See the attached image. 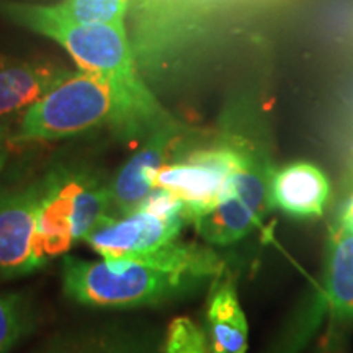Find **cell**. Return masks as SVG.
Wrapping results in <instances>:
<instances>
[{"label": "cell", "instance_id": "6da1fadb", "mask_svg": "<svg viewBox=\"0 0 353 353\" xmlns=\"http://www.w3.org/2000/svg\"><path fill=\"white\" fill-rule=\"evenodd\" d=\"M224 268L211 247L175 239L136 257L90 262L64 255L63 291L70 301L88 307L156 306L195 293Z\"/></svg>", "mask_w": 353, "mask_h": 353}, {"label": "cell", "instance_id": "7a4b0ae2", "mask_svg": "<svg viewBox=\"0 0 353 353\" xmlns=\"http://www.w3.org/2000/svg\"><path fill=\"white\" fill-rule=\"evenodd\" d=\"M0 15L23 28L51 38L69 52L79 69L97 74L113 83L136 114L145 136L174 121L141 79L125 23H69L52 15L48 6L8 0H0Z\"/></svg>", "mask_w": 353, "mask_h": 353}, {"label": "cell", "instance_id": "3957f363", "mask_svg": "<svg viewBox=\"0 0 353 353\" xmlns=\"http://www.w3.org/2000/svg\"><path fill=\"white\" fill-rule=\"evenodd\" d=\"M101 126H112L126 138L145 139L143 126L118 88L79 69L21 114L12 128V143L59 141Z\"/></svg>", "mask_w": 353, "mask_h": 353}, {"label": "cell", "instance_id": "277c9868", "mask_svg": "<svg viewBox=\"0 0 353 353\" xmlns=\"http://www.w3.org/2000/svg\"><path fill=\"white\" fill-rule=\"evenodd\" d=\"M249 151L244 144L223 143L192 149L161 167L154 188H164L183 203L190 224L218 205L229 175Z\"/></svg>", "mask_w": 353, "mask_h": 353}, {"label": "cell", "instance_id": "5b68a950", "mask_svg": "<svg viewBox=\"0 0 353 353\" xmlns=\"http://www.w3.org/2000/svg\"><path fill=\"white\" fill-rule=\"evenodd\" d=\"M44 188V174L0 182V280L39 270L34 257V234Z\"/></svg>", "mask_w": 353, "mask_h": 353}, {"label": "cell", "instance_id": "8992f818", "mask_svg": "<svg viewBox=\"0 0 353 353\" xmlns=\"http://www.w3.org/2000/svg\"><path fill=\"white\" fill-rule=\"evenodd\" d=\"M188 221L136 210L123 216L105 214L83 242L101 259H125L154 252L175 241Z\"/></svg>", "mask_w": 353, "mask_h": 353}, {"label": "cell", "instance_id": "52a82bcc", "mask_svg": "<svg viewBox=\"0 0 353 353\" xmlns=\"http://www.w3.org/2000/svg\"><path fill=\"white\" fill-rule=\"evenodd\" d=\"M46 188L38 210L34 257L38 267L68 252L77 244L76 183L77 167L57 164L44 172Z\"/></svg>", "mask_w": 353, "mask_h": 353}, {"label": "cell", "instance_id": "ba28073f", "mask_svg": "<svg viewBox=\"0 0 353 353\" xmlns=\"http://www.w3.org/2000/svg\"><path fill=\"white\" fill-rule=\"evenodd\" d=\"M182 126L176 121L159 128L128 159L110 182V213L123 216L132 213L154 190V179L161 167L172 162L182 141Z\"/></svg>", "mask_w": 353, "mask_h": 353}, {"label": "cell", "instance_id": "9c48e42d", "mask_svg": "<svg viewBox=\"0 0 353 353\" xmlns=\"http://www.w3.org/2000/svg\"><path fill=\"white\" fill-rule=\"evenodd\" d=\"M70 74L52 63L0 56V123L13 128L26 110Z\"/></svg>", "mask_w": 353, "mask_h": 353}, {"label": "cell", "instance_id": "30bf717a", "mask_svg": "<svg viewBox=\"0 0 353 353\" xmlns=\"http://www.w3.org/2000/svg\"><path fill=\"white\" fill-rule=\"evenodd\" d=\"M322 285L330 337L339 341L353 325V229L341 224L330 229Z\"/></svg>", "mask_w": 353, "mask_h": 353}, {"label": "cell", "instance_id": "8fae6325", "mask_svg": "<svg viewBox=\"0 0 353 353\" xmlns=\"http://www.w3.org/2000/svg\"><path fill=\"white\" fill-rule=\"evenodd\" d=\"M330 200L327 175L311 162H291L275 169L270 180L272 208L296 219L321 218Z\"/></svg>", "mask_w": 353, "mask_h": 353}, {"label": "cell", "instance_id": "7c38bea8", "mask_svg": "<svg viewBox=\"0 0 353 353\" xmlns=\"http://www.w3.org/2000/svg\"><path fill=\"white\" fill-rule=\"evenodd\" d=\"M206 329L211 353H247L249 324L237 294L236 278L228 268L210 281Z\"/></svg>", "mask_w": 353, "mask_h": 353}, {"label": "cell", "instance_id": "4fadbf2b", "mask_svg": "<svg viewBox=\"0 0 353 353\" xmlns=\"http://www.w3.org/2000/svg\"><path fill=\"white\" fill-rule=\"evenodd\" d=\"M37 327L32 301L21 293L0 291V353H10Z\"/></svg>", "mask_w": 353, "mask_h": 353}, {"label": "cell", "instance_id": "5bb4252c", "mask_svg": "<svg viewBox=\"0 0 353 353\" xmlns=\"http://www.w3.org/2000/svg\"><path fill=\"white\" fill-rule=\"evenodd\" d=\"M130 0H64L48 6L57 19L77 25H123Z\"/></svg>", "mask_w": 353, "mask_h": 353}, {"label": "cell", "instance_id": "9a60e30c", "mask_svg": "<svg viewBox=\"0 0 353 353\" xmlns=\"http://www.w3.org/2000/svg\"><path fill=\"white\" fill-rule=\"evenodd\" d=\"M38 353H152V347L132 335L94 334L54 342Z\"/></svg>", "mask_w": 353, "mask_h": 353}, {"label": "cell", "instance_id": "2e32d148", "mask_svg": "<svg viewBox=\"0 0 353 353\" xmlns=\"http://www.w3.org/2000/svg\"><path fill=\"white\" fill-rule=\"evenodd\" d=\"M164 353H211L208 335L188 317H176L167 329Z\"/></svg>", "mask_w": 353, "mask_h": 353}, {"label": "cell", "instance_id": "e0dca14e", "mask_svg": "<svg viewBox=\"0 0 353 353\" xmlns=\"http://www.w3.org/2000/svg\"><path fill=\"white\" fill-rule=\"evenodd\" d=\"M10 148H13L12 126L2 125V123H0V174H2V170L6 169V165H7Z\"/></svg>", "mask_w": 353, "mask_h": 353}, {"label": "cell", "instance_id": "ac0fdd59", "mask_svg": "<svg viewBox=\"0 0 353 353\" xmlns=\"http://www.w3.org/2000/svg\"><path fill=\"white\" fill-rule=\"evenodd\" d=\"M337 224H341L343 228L353 229V195L347 198V201L343 203L341 213H339Z\"/></svg>", "mask_w": 353, "mask_h": 353}]
</instances>
